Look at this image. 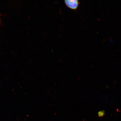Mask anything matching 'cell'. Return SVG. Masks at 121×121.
Segmentation results:
<instances>
[{"instance_id":"6da1fadb","label":"cell","mask_w":121,"mask_h":121,"mask_svg":"<svg viewBox=\"0 0 121 121\" xmlns=\"http://www.w3.org/2000/svg\"><path fill=\"white\" fill-rule=\"evenodd\" d=\"M66 6L72 10H76L79 6V0H64Z\"/></svg>"}]
</instances>
